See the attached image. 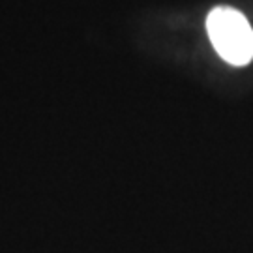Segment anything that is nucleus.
I'll return each mask as SVG.
<instances>
[{
	"instance_id": "1",
	"label": "nucleus",
	"mask_w": 253,
	"mask_h": 253,
	"mask_svg": "<svg viewBox=\"0 0 253 253\" xmlns=\"http://www.w3.org/2000/svg\"><path fill=\"white\" fill-rule=\"evenodd\" d=\"M208 38L217 54L233 66H246L253 58V28L235 8L219 6L207 17Z\"/></svg>"
}]
</instances>
